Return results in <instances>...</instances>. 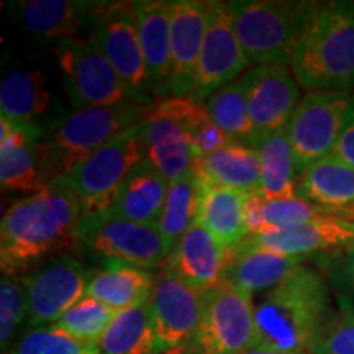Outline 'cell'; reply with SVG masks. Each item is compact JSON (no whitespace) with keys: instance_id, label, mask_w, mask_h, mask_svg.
Segmentation results:
<instances>
[{"instance_id":"obj_1","label":"cell","mask_w":354,"mask_h":354,"mask_svg":"<svg viewBox=\"0 0 354 354\" xmlns=\"http://www.w3.org/2000/svg\"><path fill=\"white\" fill-rule=\"evenodd\" d=\"M82 216L79 197L61 187H50L12 203L0 223L2 274L19 276L48 256L74 253L81 246L77 227Z\"/></svg>"},{"instance_id":"obj_2","label":"cell","mask_w":354,"mask_h":354,"mask_svg":"<svg viewBox=\"0 0 354 354\" xmlns=\"http://www.w3.org/2000/svg\"><path fill=\"white\" fill-rule=\"evenodd\" d=\"M331 310L328 282L310 266H299L254 308V348L307 353Z\"/></svg>"},{"instance_id":"obj_3","label":"cell","mask_w":354,"mask_h":354,"mask_svg":"<svg viewBox=\"0 0 354 354\" xmlns=\"http://www.w3.org/2000/svg\"><path fill=\"white\" fill-rule=\"evenodd\" d=\"M289 68L307 92H354V2L320 3Z\"/></svg>"},{"instance_id":"obj_4","label":"cell","mask_w":354,"mask_h":354,"mask_svg":"<svg viewBox=\"0 0 354 354\" xmlns=\"http://www.w3.org/2000/svg\"><path fill=\"white\" fill-rule=\"evenodd\" d=\"M243 51L253 66H287L322 2L233 0L227 2Z\"/></svg>"},{"instance_id":"obj_5","label":"cell","mask_w":354,"mask_h":354,"mask_svg":"<svg viewBox=\"0 0 354 354\" xmlns=\"http://www.w3.org/2000/svg\"><path fill=\"white\" fill-rule=\"evenodd\" d=\"M148 109L133 100H125L63 115L48 128L41 141L43 171L48 185L51 187L56 179L115 136L145 122Z\"/></svg>"},{"instance_id":"obj_6","label":"cell","mask_w":354,"mask_h":354,"mask_svg":"<svg viewBox=\"0 0 354 354\" xmlns=\"http://www.w3.org/2000/svg\"><path fill=\"white\" fill-rule=\"evenodd\" d=\"M146 122V120H145ZM145 122L100 146L51 187L68 189L82 202L84 214H100L113 205L128 174L146 158Z\"/></svg>"},{"instance_id":"obj_7","label":"cell","mask_w":354,"mask_h":354,"mask_svg":"<svg viewBox=\"0 0 354 354\" xmlns=\"http://www.w3.org/2000/svg\"><path fill=\"white\" fill-rule=\"evenodd\" d=\"M87 33V41L112 64L128 97L136 104L151 107L156 99L149 87L131 3L102 2Z\"/></svg>"},{"instance_id":"obj_8","label":"cell","mask_w":354,"mask_h":354,"mask_svg":"<svg viewBox=\"0 0 354 354\" xmlns=\"http://www.w3.org/2000/svg\"><path fill=\"white\" fill-rule=\"evenodd\" d=\"M253 295L221 281L202 294L201 323L189 344L197 354H243L254 348Z\"/></svg>"},{"instance_id":"obj_9","label":"cell","mask_w":354,"mask_h":354,"mask_svg":"<svg viewBox=\"0 0 354 354\" xmlns=\"http://www.w3.org/2000/svg\"><path fill=\"white\" fill-rule=\"evenodd\" d=\"M77 238L81 246L107 263L151 269L167 258L158 225L136 223L110 210L84 214L77 227Z\"/></svg>"},{"instance_id":"obj_10","label":"cell","mask_w":354,"mask_h":354,"mask_svg":"<svg viewBox=\"0 0 354 354\" xmlns=\"http://www.w3.org/2000/svg\"><path fill=\"white\" fill-rule=\"evenodd\" d=\"M351 97L353 92L312 91L299 102L287 125L299 176L335 153Z\"/></svg>"},{"instance_id":"obj_11","label":"cell","mask_w":354,"mask_h":354,"mask_svg":"<svg viewBox=\"0 0 354 354\" xmlns=\"http://www.w3.org/2000/svg\"><path fill=\"white\" fill-rule=\"evenodd\" d=\"M55 51L64 91L74 110L131 100L112 64L87 39H66Z\"/></svg>"},{"instance_id":"obj_12","label":"cell","mask_w":354,"mask_h":354,"mask_svg":"<svg viewBox=\"0 0 354 354\" xmlns=\"http://www.w3.org/2000/svg\"><path fill=\"white\" fill-rule=\"evenodd\" d=\"M250 61L234 33L227 2H212L209 28L198 57L196 82L189 99L205 105L221 87L238 81Z\"/></svg>"},{"instance_id":"obj_13","label":"cell","mask_w":354,"mask_h":354,"mask_svg":"<svg viewBox=\"0 0 354 354\" xmlns=\"http://www.w3.org/2000/svg\"><path fill=\"white\" fill-rule=\"evenodd\" d=\"M91 276L71 256L53 258L24 279L30 326L56 325L59 318L87 295Z\"/></svg>"},{"instance_id":"obj_14","label":"cell","mask_w":354,"mask_h":354,"mask_svg":"<svg viewBox=\"0 0 354 354\" xmlns=\"http://www.w3.org/2000/svg\"><path fill=\"white\" fill-rule=\"evenodd\" d=\"M148 304L159 354L189 346L192 343L201 323V294L185 286L171 272L162 271L154 279Z\"/></svg>"},{"instance_id":"obj_15","label":"cell","mask_w":354,"mask_h":354,"mask_svg":"<svg viewBox=\"0 0 354 354\" xmlns=\"http://www.w3.org/2000/svg\"><path fill=\"white\" fill-rule=\"evenodd\" d=\"M248 92L250 117L258 141L289 125L297 109L300 86L287 66H254L243 74Z\"/></svg>"},{"instance_id":"obj_16","label":"cell","mask_w":354,"mask_h":354,"mask_svg":"<svg viewBox=\"0 0 354 354\" xmlns=\"http://www.w3.org/2000/svg\"><path fill=\"white\" fill-rule=\"evenodd\" d=\"M354 245V225L336 216L292 225L287 228L250 234L238 246L263 250L289 258H312L323 256Z\"/></svg>"},{"instance_id":"obj_17","label":"cell","mask_w":354,"mask_h":354,"mask_svg":"<svg viewBox=\"0 0 354 354\" xmlns=\"http://www.w3.org/2000/svg\"><path fill=\"white\" fill-rule=\"evenodd\" d=\"M212 2L176 0L171 10V97H189L209 28Z\"/></svg>"},{"instance_id":"obj_18","label":"cell","mask_w":354,"mask_h":354,"mask_svg":"<svg viewBox=\"0 0 354 354\" xmlns=\"http://www.w3.org/2000/svg\"><path fill=\"white\" fill-rule=\"evenodd\" d=\"M102 2L76 0H26L10 2L12 19L21 30L41 43H59L79 38L82 30L91 28Z\"/></svg>"},{"instance_id":"obj_19","label":"cell","mask_w":354,"mask_h":354,"mask_svg":"<svg viewBox=\"0 0 354 354\" xmlns=\"http://www.w3.org/2000/svg\"><path fill=\"white\" fill-rule=\"evenodd\" d=\"M225 263L227 251L202 225L194 223L165 259V271L202 295L221 282Z\"/></svg>"},{"instance_id":"obj_20","label":"cell","mask_w":354,"mask_h":354,"mask_svg":"<svg viewBox=\"0 0 354 354\" xmlns=\"http://www.w3.org/2000/svg\"><path fill=\"white\" fill-rule=\"evenodd\" d=\"M149 87L156 100L171 97V10L172 2H133Z\"/></svg>"},{"instance_id":"obj_21","label":"cell","mask_w":354,"mask_h":354,"mask_svg":"<svg viewBox=\"0 0 354 354\" xmlns=\"http://www.w3.org/2000/svg\"><path fill=\"white\" fill-rule=\"evenodd\" d=\"M0 115L35 123L48 130L61 117L55 115V97L41 69L17 68L3 74L0 84Z\"/></svg>"},{"instance_id":"obj_22","label":"cell","mask_w":354,"mask_h":354,"mask_svg":"<svg viewBox=\"0 0 354 354\" xmlns=\"http://www.w3.org/2000/svg\"><path fill=\"white\" fill-rule=\"evenodd\" d=\"M248 198L250 196L240 190L202 183L196 223L202 225L227 254L250 234Z\"/></svg>"},{"instance_id":"obj_23","label":"cell","mask_w":354,"mask_h":354,"mask_svg":"<svg viewBox=\"0 0 354 354\" xmlns=\"http://www.w3.org/2000/svg\"><path fill=\"white\" fill-rule=\"evenodd\" d=\"M194 171L203 184L240 190L248 196L261 194V159L251 145L228 141L215 153L197 159Z\"/></svg>"},{"instance_id":"obj_24","label":"cell","mask_w":354,"mask_h":354,"mask_svg":"<svg viewBox=\"0 0 354 354\" xmlns=\"http://www.w3.org/2000/svg\"><path fill=\"white\" fill-rule=\"evenodd\" d=\"M305 261V258H289L271 251L236 246L228 251L221 281L251 295L263 290L269 292Z\"/></svg>"},{"instance_id":"obj_25","label":"cell","mask_w":354,"mask_h":354,"mask_svg":"<svg viewBox=\"0 0 354 354\" xmlns=\"http://www.w3.org/2000/svg\"><path fill=\"white\" fill-rule=\"evenodd\" d=\"M169 180L143 159L122 184L110 212L136 223L158 225L165 207Z\"/></svg>"},{"instance_id":"obj_26","label":"cell","mask_w":354,"mask_h":354,"mask_svg":"<svg viewBox=\"0 0 354 354\" xmlns=\"http://www.w3.org/2000/svg\"><path fill=\"white\" fill-rule=\"evenodd\" d=\"M297 197L331 216L354 205V167L336 154L320 159L299 176Z\"/></svg>"},{"instance_id":"obj_27","label":"cell","mask_w":354,"mask_h":354,"mask_svg":"<svg viewBox=\"0 0 354 354\" xmlns=\"http://www.w3.org/2000/svg\"><path fill=\"white\" fill-rule=\"evenodd\" d=\"M41 141L24 130L0 141V184L2 190L35 196L50 189L43 171Z\"/></svg>"},{"instance_id":"obj_28","label":"cell","mask_w":354,"mask_h":354,"mask_svg":"<svg viewBox=\"0 0 354 354\" xmlns=\"http://www.w3.org/2000/svg\"><path fill=\"white\" fill-rule=\"evenodd\" d=\"M145 125L146 159L169 183L194 171L197 159L183 128L158 117H146Z\"/></svg>"},{"instance_id":"obj_29","label":"cell","mask_w":354,"mask_h":354,"mask_svg":"<svg viewBox=\"0 0 354 354\" xmlns=\"http://www.w3.org/2000/svg\"><path fill=\"white\" fill-rule=\"evenodd\" d=\"M148 117L166 118L183 128L192 146L196 159L209 156L230 141L212 120L205 105L197 104L189 97H184V99L167 97V99L156 100L148 109Z\"/></svg>"},{"instance_id":"obj_30","label":"cell","mask_w":354,"mask_h":354,"mask_svg":"<svg viewBox=\"0 0 354 354\" xmlns=\"http://www.w3.org/2000/svg\"><path fill=\"white\" fill-rule=\"evenodd\" d=\"M154 279L146 269L122 263H107V268L92 276L87 295L123 312L148 302L151 297Z\"/></svg>"},{"instance_id":"obj_31","label":"cell","mask_w":354,"mask_h":354,"mask_svg":"<svg viewBox=\"0 0 354 354\" xmlns=\"http://www.w3.org/2000/svg\"><path fill=\"white\" fill-rule=\"evenodd\" d=\"M261 159V197L268 201L297 197L299 172L287 128L261 138L254 146Z\"/></svg>"},{"instance_id":"obj_32","label":"cell","mask_w":354,"mask_h":354,"mask_svg":"<svg viewBox=\"0 0 354 354\" xmlns=\"http://www.w3.org/2000/svg\"><path fill=\"white\" fill-rule=\"evenodd\" d=\"M100 354H159L149 304L118 312L99 339Z\"/></svg>"},{"instance_id":"obj_33","label":"cell","mask_w":354,"mask_h":354,"mask_svg":"<svg viewBox=\"0 0 354 354\" xmlns=\"http://www.w3.org/2000/svg\"><path fill=\"white\" fill-rule=\"evenodd\" d=\"M201 189L202 183L196 171L169 183L165 207H162L161 218L158 223L167 256L176 243L184 236V233L196 223Z\"/></svg>"},{"instance_id":"obj_34","label":"cell","mask_w":354,"mask_h":354,"mask_svg":"<svg viewBox=\"0 0 354 354\" xmlns=\"http://www.w3.org/2000/svg\"><path fill=\"white\" fill-rule=\"evenodd\" d=\"M205 109L215 125L230 141H240L251 146L258 143V136L251 123L246 84L243 76L238 81L218 88L205 102Z\"/></svg>"},{"instance_id":"obj_35","label":"cell","mask_w":354,"mask_h":354,"mask_svg":"<svg viewBox=\"0 0 354 354\" xmlns=\"http://www.w3.org/2000/svg\"><path fill=\"white\" fill-rule=\"evenodd\" d=\"M328 216L325 210L318 209L300 197L281 198V201H268L259 194L248 198V232L250 234L269 232V230L287 228L292 225H300L305 221ZM248 234V236H250Z\"/></svg>"},{"instance_id":"obj_36","label":"cell","mask_w":354,"mask_h":354,"mask_svg":"<svg viewBox=\"0 0 354 354\" xmlns=\"http://www.w3.org/2000/svg\"><path fill=\"white\" fill-rule=\"evenodd\" d=\"M307 354H354V302L348 294H338L336 307H331Z\"/></svg>"},{"instance_id":"obj_37","label":"cell","mask_w":354,"mask_h":354,"mask_svg":"<svg viewBox=\"0 0 354 354\" xmlns=\"http://www.w3.org/2000/svg\"><path fill=\"white\" fill-rule=\"evenodd\" d=\"M117 313V310L110 308L109 305L86 295L69 308L56 325L81 342L99 344L102 335L107 331Z\"/></svg>"},{"instance_id":"obj_38","label":"cell","mask_w":354,"mask_h":354,"mask_svg":"<svg viewBox=\"0 0 354 354\" xmlns=\"http://www.w3.org/2000/svg\"><path fill=\"white\" fill-rule=\"evenodd\" d=\"M15 354H100L99 344L74 338L57 325L28 331L17 344Z\"/></svg>"},{"instance_id":"obj_39","label":"cell","mask_w":354,"mask_h":354,"mask_svg":"<svg viewBox=\"0 0 354 354\" xmlns=\"http://www.w3.org/2000/svg\"><path fill=\"white\" fill-rule=\"evenodd\" d=\"M28 318V299L24 279L19 276L2 274L0 281V344L2 349L7 348L12 336Z\"/></svg>"},{"instance_id":"obj_40","label":"cell","mask_w":354,"mask_h":354,"mask_svg":"<svg viewBox=\"0 0 354 354\" xmlns=\"http://www.w3.org/2000/svg\"><path fill=\"white\" fill-rule=\"evenodd\" d=\"M323 256L325 258H320V264L325 272L354 294V245Z\"/></svg>"},{"instance_id":"obj_41","label":"cell","mask_w":354,"mask_h":354,"mask_svg":"<svg viewBox=\"0 0 354 354\" xmlns=\"http://www.w3.org/2000/svg\"><path fill=\"white\" fill-rule=\"evenodd\" d=\"M335 154L354 167V92L346 113H344L342 136H339L338 145H336Z\"/></svg>"},{"instance_id":"obj_42","label":"cell","mask_w":354,"mask_h":354,"mask_svg":"<svg viewBox=\"0 0 354 354\" xmlns=\"http://www.w3.org/2000/svg\"><path fill=\"white\" fill-rule=\"evenodd\" d=\"M331 216L346 220V221H349V223L354 225V205H349V207H346V209H342V210H336L331 214Z\"/></svg>"},{"instance_id":"obj_43","label":"cell","mask_w":354,"mask_h":354,"mask_svg":"<svg viewBox=\"0 0 354 354\" xmlns=\"http://www.w3.org/2000/svg\"><path fill=\"white\" fill-rule=\"evenodd\" d=\"M243 354H307V353H281V351H271V349H259V348H251Z\"/></svg>"},{"instance_id":"obj_44","label":"cell","mask_w":354,"mask_h":354,"mask_svg":"<svg viewBox=\"0 0 354 354\" xmlns=\"http://www.w3.org/2000/svg\"><path fill=\"white\" fill-rule=\"evenodd\" d=\"M165 354H197V353L194 351L192 348L183 346V348H177V349H171V351H167Z\"/></svg>"},{"instance_id":"obj_45","label":"cell","mask_w":354,"mask_h":354,"mask_svg":"<svg viewBox=\"0 0 354 354\" xmlns=\"http://www.w3.org/2000/svg\"><path fill=\"white\" fill-rule=\"evenodd\" d=\"M8 354H15V353H8Z\"/></svg>"}]
</instances>
